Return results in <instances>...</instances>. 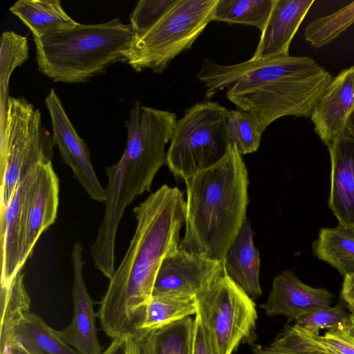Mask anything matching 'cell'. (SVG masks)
<instances>
[{
    "label": "cell",
    "mask_w": 354,
    "mask_h": 354,
    "mask_svg": "<svg viewBox=\"0 0 354 354\" xmlns=\"http://www.w3.org/2000/svg\"><path fill=\"white\" fill-rule=\"evenodd\" d=\"M228 111L216 102H198L176 121L166 163L176 178L185 181L225 156L230 145L226 133Z\"/></svg>",
    "instance_id": "cell-6"
},
{
    "label": "cell",
    "mask_w": 354,
    "mask_h": 354,
    "mask_svg": "<svg viewBox=\"0 0 354 354\" xmlns=\"http://www.w3.org/2000/svg\"><path fill=\"white\" fill-rule=\"evenodd\" d=\"M12 339L19 343L30 354H78L39 315L28 313L6 334L0 344Z\"/></svg>",
    "instance_id": "cell-20"
},
{
    "label": "cell",
    "mask_w": 354,
    "mask_h": 354,
    "mask_svg": "<svg viewBox=\"0 0 354 354\" xmlns=\"http://www.w3.org/2000/svg\"><path fill=\"white\" fill-rule=\"evenodd\" d=\"M254 354H326V353H299L288 350L279 348L270 345L267 347L260 348L258 347L255 349Z\"/></svg>",
    "instance_id": "cell-37"
},
{
    "label": "cell",
    "mask_w": 354,
    "mask_h": 354,
    "mask_svg": "<svg viewBox=\"0 0 354 354\" xmlns=\"http://www.w3.org/2000/svg\"><path fill=\"white\" fill-rule=\"evenodd\" d=\"M41 165L20 180L8 204L0 211L1 287L8 286L21 272L19 259L25 214Z\"/></svg>",
    "instance_id": "cell-12"
},
{
    "label": "cell",
    "mask_w": 354,
    "mask_h": 354,
    "mask_svg": "<svg viewBox=\"0 0 354 354\" xmlns=\"http://www.w3.org/2000/svg\"><path fill=\"white\" fill-rule=\"evenodd\" d=\"M196 77L209 98L227 88V99L251 114L262 133L281 117L310 118L333 79L313 58L290 55L233 65L205 59Z\"/></svg>",
    "instance_id": "cell-2"
},
{
    "label": "cell",
    "mask_w": 354,
    "mask_h": 354,
    "mask_svg": "<svg viewBox=\"0 0 354 354\" xmlns=\"http://www.w3.org/2000/svg\"><path fill=\"white\" fill-rule=\"evenodd\" d=\"M0 43L1 122H4L10 76L15 68L21 66L29 58V48L26 37L13 31L3 32Z\"/></svg>",
    "instance_id": "cell-26"
},
{
    "label": "cell",
    "mask_w": 354,
    "mask_h": 354,
    "mask_svg": "<svg viewBox=\"0 0 354 354\" xmlns=\"http://www.w3.org/2000/svg\"><path fill=\"white\" fill-rule=\"evenodd\" d=\"M194 319L191 316L149 333L150 354H192Z\"/></svg>",
    "instance_id": "cell-25"
},
{
    "label": "cell",
    "mask_w": 354,
    "mask_h": 354,
    "mask_svg": "<svg viewBox=\"0 0 354 354\" xmlns=\"http://www.w3.org/2000/svg\"><path fill=\"white\" fill-rule=\"evenodd\" d=\"M218 0H180L156 25L133 43L125 62L136 71L162 73L189 49L207 24Z\"/></svg>",
    "instance_id": "cell-7"
},
{
    "label": "cell",
    "mask_w": 354,
    "mask_h": 354,
    "mask_svg": "<svg viewBox=\"0 0 354 354\" xmlns=\"http://www.w3.org/2000/svg\"><path fill=\"white\" fill-rule=\"evenodd\" d=\"M147 335L128 337V354H150Z\"/></svg>",
    "instance_id": "cell-34"
},
{
    "label": "cell",
    "mask_w": 354,
    "mask_h": 354,
    "mask_svg": "<svg viewBox=\"0 0 354 354\" xmlns=\"http://www.w3.org/2000/svg\"><path fill=\"white\" fill-rule=\"evenodd\" d=\"M59 183L52 162L41 165L24 219L19 259L21 270L41 234L54 223L59 205Z\"/></svg>",
    "instance_id": "cell-16"
},
{
    "label": "cell",
    "mask_w": 354,
    "mask_h": 354,
    "mask_svg": "<svg viewBox=\"0 0 354 354\" xmlns=\"http://www.w3.org/2000/svg\"><path fill=\"white\" fill-rule=\"evenodd\" d=\"M0 354H30L19 343L9 339L0 344Z\"/></svg>",
    "instance_id": "cell-36"
},
{
    "label": "cell",
    "mask_w": 354,
    "mask_h": 354,
    "mask_svg": "<svg viewBox=\"0 0 354 354\" xmlns=\"http://www.w3.org/2000/svg\"><path fill=\"white\" fill-rule=\"evenodd\" d=\"M275 0H218L212 21L254 26L262 32Z\"/></svg>",
    "instance_id": "cell-24"
},
{
    "label": "cell",
    "mask_w": 354,
    "mask_h": 354,
    "mask_svg": "<svg viewBox=\"0 0 354 354\" xmlns=\"http://www.w3.org/2000/svg\"><path fill=\"white\" fill-rule=\"evenodd\" d=\"M24 276L19 272L8 286L1 287V336L30 313L31 301L24 285Z\"/></svg>",
    "instance_id": "cell-28"
},
{
    "label": "cell",
    "mask_w": 354,
    "mask_h": 354,
    "mask_svg": "<svg viewBox=\"0 0 354 354\" xmlns=\"http://www.w3.org/2000/svg\"><path fill=\"white\" fill-rule=\"evenodd\" d=\"M176 121L173 112L133 103L124 122L127 142L120 160L127 180L140 194L150 191L156 174L167 163L165 146Z\"/></svg>",
    "instance_id": "cell-9"
},
{
    "label": "cell",
    "mask_w": 354,
    "mask_h": 354,
    "mask_svg": "<svg viewBox=\"0 0 354 354\" xmlns=\"http://www.w3.org/2000/svg\"><path fill=\"white\" fill-rule=\"evenodd\" d=\"M196 301L195 317L213 354H232L252 338L257 319L255 303L225 270Z\"/></svg>",
    "instance_id": "cell-8"
},
{
    "label": "cell",
    "mask_w": 354,
    "mask_h": 354,
    "mask_svg": "<svg viewBox=\"0 0 354 354\" xmlns=\"http://www.w3.org/2000/svg\"><path fill=\"white\" fill-rule=\"evenodd\" d=\"M353 109L354 65L333 77L310 118L315 133L328 147L346 132V122Z\"/></svg>",
    "instance_id": "cell-14"
},
{
    "label": "cell",
    "mask_w": 354,
    "mask_h": 354,
    "mask_svg": "<svg viewBox=\"0 0 354 354\" xmlns=\"http://www.w3.org/2000/svg\"><path fill=\"white\" fill-rule=\"evenodd\" d=\"M333 295L324 288H314L301 281L290 270L277 275L267 301L261 306L268 316H283L288 322L317 310L328 308Z\"/></svg>",
    "instance_id": "cell-15"
},
{
    "label": "cell",
    "mask_w": 354,
    "mask_h": 354,
    "mask_svg": "<svg viewBox=\"0 0 354 354\" xmlns=\"http://www.w3.org/2000/svg\"><path fill=\"white\" fill-rule=\"evenodd\" d=\"M226 133L229 143L234 145L242 156L257 151L263 133L253 116L240 109L228 111Z\"/></svg>",
    "instance_id": "cell-29"
},
{
    "label": "cell",
    "mask_w": 354,
    "mask_h": 354,
    "mask_svg": "<svg viewBox=\"0 0 354 354\" xmlns=\"http://www.w3.org/2000/svg\"><path fill=\"white\" fill-rule=\"evenodd\" d=\"M314 0H275L252 59L289 55L290 43Z\"/></svg>",
    "instance_id": "cell-18"
},
{
    "label": "cell",
    "mask_w": 354,
    "mask_h": 354,
    "mask_svg": "<svg viewBox=\"0 0 354 354\" xmlns=\"http://www.w3.org/2000/svg\"><path fill=\"white\" fill-rule=\"evenodd\" d=\"M180 0H140L130 15V26L136 39L156 25Z\"/></svg>",
    "instance_id": "cell-31"
},
{
    "label": "cell",
    "mask_w": 354,
    "mask_h": 354,
    "mask_svg": "<svg viewBox=\"0 0 354 354\" xmlns=\"http://www.w3.org/2000/svg\"><path fill=\"white\" fill-rule=\"evenodd\" d=\"M44 102L51 119L52 138L63 162L71 167L74 177L91 199L104 203L105 188L96 175L89 149L77 133L54 88Z\"/></svg>",
    "instance_id": "cell-10"
},
{
    "label": "cell",
    "mask_w": 354,
    "mask_h": 354,
    "mask_svg": "<svg viewBox=\"0 0 354 354\" xmlns=\"http://www.w3.org/2000/svg\"><path fill=\"white\" fill-rule=\"evenodd\" d=\"M350 310V317H351V327L350 330L351 333L354 337V309L348 308Z\"/></svg>",
    "instance_id": "cell-39"
},
{
    "label": "cell",
    "mask_w": 354,
    "mask_h": 354,
    "mask_svg": "<svg viewBox=\"0 0 354 354\" xmlns=\"http://www.w3.org/2000/svg\"><path fill=\"white\" fill-rule=\"evenodd\" d=\"M185 183V230L179 248L223 263L247 220L249 179L242 155L230 144L218 162Z\"/></svg>",
    "instance_id": "cell-3"
},
{
    "label": "cell",
    "mask_w": 354,
    "mask_h": 354,
    "mask_svg": "<svg viewBox=\"0 0 354 354\" xmlns=\"http://www.w3.org/2000/svg\"><path fill=\"white\" fill-rule=\"evenodd\" d=\"M10 11L30 30L35 38L78 24L65 12L59 0H19L10 8Z\"/></svg>",
    "instance_id": "cell-21"
},
{
    "label": "cell",
    "mask_w": 354,
    "mask_h": 354,
    "mask_svg": "<svg viewBox=\"0 0 354 354\" xmlns=\"http://www.w3.org/2000/svg\"><path fill=\"white\" fill-rule=\"evenodd\" d=\"M351 325L350 314L342 304L325 308L299 317L292 325L299 330L307 334L318 335L324 328H335Z\"/></svg>",
    "instance_id": "cell-30"
},
{
    "label": "cell",
    "mask_w": 354,
    "mask_h": 354,
    "mask_svg": "<svg viewBox=\"0 0 354 354\" xmlns=\"http://www.w3.org/2000/svg\"><path fill=\"white\" fill-rule=\"evenodd\" d=\"M313 254L344 277L354 272V233L337 227H322L313 244Z\"/></svg>",
    "instance_id": "cell-22"
},
{
    "label": "cell",
    "mask_w": 354,
    "mask_h": 354,
    "mask_svg": "<svg viewBox=\"0 0 354 354\" xmlns=\"http://www.w3.org/2000/svg\"><path fill=\"white\" fill-rule=\"evenodd\" d=\"M83 246L75 242L71 252L73 266L72 298L73 316L71 324L59 334L78 354H101L93 301L87 290L84 276Z\"/></svg>",
    "instance_id": "cell-13"
},
{
    "label": "cell",
    "mask_w": 354,
    "mask_h": 354,
    "mask_svg": "<svg viewBox=\"0 0 354 354\" xmlns=\"http://www.w3.org/2000/svg\"><path fill=\"white\" fill-rule=\"evenodd\" d=\"M340 297L347 304L348 308L354 309V272L344 277Z\"/></svg>",
    "instance_id": "cell-33"
},
{
    "label": "cell",
    "mask_w": 354,
    "mask_h": 354,
    "mask_svg": "<svg viewBox=\"0 0 354 354\" xmlns=\"http://www.w3.org/2000/svg\"><path fill=\"white\" fill-rule=\"evenodd\" d=\"M54 146L39 110L24 97H9L6 123L1 128L0 211L24 176L51 162Z\"/></svg>",
    "instance_id": "cell-5"
},
{
    "label": "cell",
    "mask_w": 354,
    "mask_h": 354,
    "mask_svg": "<svg viewBox=\"0 0 354 354\" xmlns=\"http://www.w3.org/2000/svg\"><path fill=\"white\" fill-rule=\"evenodd\" d=\"M101 354H128V336L112 339L111 344Z\"/></svg>",
    "instance_id": "cell-35"
},
{
    "label": "cell",
    "mask_w": 354,
    "mask_h": 354,
    "mask_svg": "<svg viewBox=\"0 0 354 354\" xmlns=\"http://www.w3.org/2000/svg\"><path fill=\"white\" fill-rule=\"evenodd\" d=\"M38 70L55 82H84L111 65L125 61L136 37L119 18L81 24L41 38L32 37Z\"/></svg>",
    "instance_id": "cell-4"
},
{
    "label": "cell",
    "mask_w": 354,
    "mask_h": 354,
    "mask_svg": "<svg viewBox=\"0 0 354 354\" xmlns=\"http://www.w3.org/2000/svg\"><path fill=\"white\" fill-rule=\"evenodd\" d=\"M224 272L221 261L180 248L162 262L153 290L156 295H180L196 297Z\"/></svg>",
    "instance_id": "cell-11"
},
{
    "label": "cell",
    "mask_w": 354,
    "mask_h": 354,
    "mask_svg": "<svg viewBox=\"0 0 354 354\" xmlns=\"http://www.w3.org/2000/svg\"><path fill=\"white\" fill-rule=\"evenodd\" d=\"M328 148L331 162L328 206L338 227L354 233V138L346 131Z\"/></svg>",
    "instance_id": "cell-17"
},
{
    "label": "cell",
    "mask_w": 354,
    "mask_h": 354,
    "mask_svg": "<svg viewBox=\"0 0 354 354\" xmlns=\"http://www.w3.org/2000/svg\"><path fill=\"white\" fill-rule=\"evenodd\" d=\"M254 234L250 222L246 220L223 262L225 273L252 299L262 295L260 256L254 244Z\"/></svg>",
    "instance_id": "cell-19"
},
{
    "label": "cell",
    "mask_w": 354,
    "mask_h": 354,
    "mask_svg": "<svg viewBox=\"0 0 354 354\" xmlns=\"http://www.w3.org/2000/svg\"><path fill=\"white\" fill-rule=\"evenodd\" d=\"M192 354H213L203 329L195 317L194 324Z\"/></svg>",
    "instance_id": "cell-32"
},
{
    "label": "cell",
    "mask_w": 354,
    "mask_h": 354,
    "mask_svg": "<svg viewBox=\"0 0 354 354\" xmlns=\"http://www.w3.org/2000/svg\"><path fill=\"white\" fill-rule=\"evenodd\" d=\"M137 222L129 248L100 301L97 316L112 339L141 335L140 326L163 260L179 248L185 201L162 185L133 209Z\"/></svg>",
    "instance_id": "cell-1"
},
{
    "label": "cell",
    "mask_w": 354,
    "mask_h": 354,
    "mask_svg": "<svg viewBox=\"0 0 354 354\" xmlns=\"http://www.w3.org/2000/svg\"><path fill=\"white\" fill-rule=\"evenodd\" d=\"M354 24V1L337 11L310 22L304 31L306 40L319 48L330 44Z\"/></svg>",
    "instance_id": "cell-27"
},
{
    "label": "cell",
    "mask_w": 354,
    "mask_h": 354,
    "mask_svg": "<svg viewBox=\"0 0 354 354\" xmlns=\"http://www.w3.org/2000/svg\"><path fill=\"white\" fill-rule=\"evenodd\" d=\"M196 313V297L180 295H152L145 308L140 333L149 334Z\"/></svg>",
    "instance_id": "cell-23"
},
{
    "label": "cell",
    "mask_w": 354,
    "mask_h": 354,
    "mask_svg": "<svg viewBox=\"0 0 354 354\" xmlns=\"http://www.w3.org/2000/svg\"><path fill=\"white\" fill-rule=\"evenodd\" d=\"M346 131L354 138V109L351 113L346 122Z\"/></svg>",
    "instance_id": "cell-38"
}]
</instances>
